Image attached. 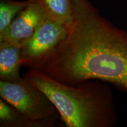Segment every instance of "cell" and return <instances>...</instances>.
Wrapping results in <instances>:
<instances>
[{
	"label": "cell",
	"instance_id": "obj_1",
	"mask_svg": "<svg viewBox=\"0 0 127 127\" xmlns=\"http://www.w3.org/2000/svg\"><path fill=\"white\" fill-rule=\"evenodd\" d=\"M72 1L65 37L36 69L66 85L96 79L127 91V32L102 17L89 0Z\"/></svg>",
	"mask_w": 127,
	"mask_h": 127
},
{
	"label": "cell",
	"instance_id": "obj_2",
	"mask_svg": "<svg viewBox=\"0 0 127 127\" xmlns=\"http://www.w3.org/2000/svg\"><path fill=\"white\" fill-rule=\"evenodd\" d=\"M23 78L47 95L66 127H112L117 123L112 91L100 80L69 85L36 69H30Z\"/></svg>",
	"mask_w": 127,
	"mask_h": 127
},
{
	"label": "cell",
	"instance_id": "obj_3",
	"mask_svg": "<svg viewBox=\"0 0 127 127\" xmlns=\"http://www.w3.org/2000/svg\"><path fill=\"white\" fill-rule=\"evenodd\" d=\"M0 95L29 122L31 127H54L60 117L47 95L24 78L13 82L1 79Z\"/></svg>",
	"mask_w": 127,
	"mask_h": 127
},
{
	"label": "cell",
	"instance_id": "obj_4",
	"mask_svg": "<svg viewBox=\"0 0 127 127\" xmlns=\"http://www.w3.org/2000/svg\"><path fill=\"white\" fill-rule=\"evenodd\" d=\"M68 25L53 20H45L31 38L21 47L23 65L35 69L65 37Z\"/></svg>",
	"mask_w": 127,
	"mask_h": 127
},
{
	"label": "cell",
	"instance_id": "obj_5",
	"mask_svg": "<svg viewBox=\"0 0 127 127\" xmlns=\"http://www.w3.org/2000/svg\"><path fill=\"white\" fill-rule=\"evenodd\" d=\"M49 17L39 0H30L29 4L16 16L9 27L0 34V41H8L22 47Z\"/></svg>",
	"mask_w": 127,
	"mask_h": 127
},
{
	"label": "cell",
	"instance_id": "obj_6",
	"mask_svg": "<svg viewBox=\"0 0 127 127\" xmlns=\"http://www.w3.org/2000/svg\"><path fill=\"white\" fill-rule=\"evenodd\" d=\"M23 65L21 46L8 41H0V79L17 81L23 78L19 74Z\"/></svg>",
	"mask_w": 127,
	"mask_h": 127
},
{
	"label": "cell",
	"instance_id": "obj_7",
	"mask_svg": "<svg viewBox=\"0 0 127 127\" xmlns=\"http://www.w3.org/2000/svg\"><path fill=\"white\" fill-rule=\"evenodd\" d=\"M50 18L69 26L74 18L72 0H39Z\"/></svg>",
	"mask_w": 127,
	"mask_h": 127
},
{
	"label": "cell",
	"instance_id": "obj_8",
	"mask_svg": "<svg viewBox=\"0 0 127 127\" xmlns=\"http://www.w3.org/2000/svg\"><path fill=\"white\" fill-rule=\"evenodd\" d=\"M30 0L15 1L1 0L0 2V34L4 32L13 21L16 16L27 6Z\"/></svg>",
	"mask_w": 127,
	"mask_h": 127
},
{
	"label": "cell",
	"instance_id": "obj_9",
	"mask_svg": "<svg viewBox=\"0 0 127 127\" xmlns=\"http://www.w3.org/2000/svg\"><path fill=\"white\" fill-rule=\"evenodd\" d=\"M0 126L1 127H31L28 121L15 108L0 99Z\"/></svg>",
	"mask_w": 127,
	"mask_h": 127
}]
</instances>
